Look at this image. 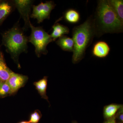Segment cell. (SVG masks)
<instances>
[{"label": "cell", "mask_w": 123, "mask_h": 123, "mask_svg": "<svg viewBox=\"0 0 123 123\" xmlns=\"http://www.w3.org/2000/svg\"><path fill=\"white\" fill-rule=\"evenodd\" d=\"M28 42V38L17 25L14 26L3 34V43L19 68L18 57L21 53L27 51Z\"/></svg>", "instance_id": "obj_2"}, {"label": "cell", "mask_w": 123, "mask_h": 123, "mask_svg": "<svg viewBox=\"0 0 123 123\" xmlns=\"http://www.w3.org/2000/svg\"><path fill=\"white\" fill-rule=\"evenodd\" d=\"M56 43L63 50L73 52L74 43L72 38L64 35L59 38Z\"/></svg>", "instance_id": "obj_10"}, {"label": "cell", "mask_w": 123, "mask_h": 123, "mask_svg": "<svg viewBox=\"0 0 123 123\" xmlns=\"http://www.w3.org/2000/svg\"><path fill=\"white\" fill-rule=\"evenodd\" d=\"M13 4L17 8L22 17L25 22L24 29L30 27L31 23L30 17L31 9L32 7L33 1L30 0H15L12 2Z\"/></svg>", "instance_id": "obj_6"}, {"label": "cell", "mask_w": 123, "mask_h": 123, "mask_svg": "<svg viewBox=\"0 0 123 123\" xmlns=\"http://www.w3.org/2000/svg\"><path fill=\"white\" fill-rule=\"evenodd\" d=\"M53 31L50 35V36L53 41H55L58 38H59L64 35L68 34L69 29L64 25L59 23L55 24L52 26Z\"/></svg>", "instance_id": "obj_11"}, {"label": "cell", "mask_w": 123, "mask_h": 123, "mask_svg": "<svg viewBox=\"0 0 123 123\" xmlns=\"http://www.w3.org/2000/svg\"><path fill=\"white\" fill-rule=\"evenodd\" d=\"M33 85L35 86L36 89L42 98L46 99L49 102L48 97L46 94L48 85V77L44 76L39 80L34 82Z\"/></svg>", "instance_id": "obj_9"}, {"label": "cell", "mask_w": 123, "mask_h": 123, "mask_svg": "<svg viewBox=\"0 0 123 123\" xmlns=\"http://www.w3.org/2000/svg\"><path fill=\"white\" fill-rule=\"evenodd\" d=\"M11 95V89L7 81L0 82V98H3Z\"/></svg>", "instance_id": "obj_17"}, {"label": "cell", "mask_w": 123, "mask_h": 123, "mask_svg": "<svg viewBox=\"0 0 123 123\" xmlns=\"http://www.w3.org/2000/svg\"><path fill=\"white\" fill-rule=\"evenodd\" d=\"M123 107V105L114 104L105 106L103 110L104 118L107 119L114 117L120 109Z\"/></svg>", "instance_id": "obj_12"}, {"label": "cell", "mask_w": 123, "mask_h": 123, "mask_svg": "<svg viewBox=\"0 0 123 123\" xmlns=\"http://www.w3.org/2000/svg\"><path fill=\"white\" fill-rule=\"evenodd\" d=\"M12 72L7 66L4 57L0 58V82H7Z\"/></svg>", "instance_id": "obj_13"}, {"label": "cell", "mask_w": 123, "mask_h": 123, "mask_svg": "<svg viewBox=\"0 0 123 123\" xmlns=\"http://www.w3.org/2000/svg\"><path fill=\"white\" fill-rule=\"evenodd\" d=\"M97 11V19L103 31L113 33L122 31L123 23L120 20L108 0H100Z\"/></svg>", "instance_id": "obj_3"}, {"label": "cell", "mask_w": 123, "mask_h": 123, "mask_svg": "<svg viewBox=\"0 0 123 123\" xmlns=\"http://www.w3.org/2000/svg\"><path fill=\"white\" fill-rule=\"evenodd\" d=\"M42 116V115L40 111L36 110L30 115L29 121L30 123H38Z\"/></svg>", "instance_id": "obj_18"}, {"label": "cell", "mask_w": 123, "mask_h": 123, "mask_svg": "<svg viewBox=\"0 0 123 123\" xmlns=\"http://www.w3.org/2000/svg\"><path fill=\"white\" fill-rule=\"evenodd\" d=\"M17 123H30L28 121H20V122H18Z\"/></svg>", "instance_id": "obj_21"}, {"label": "cell", "mask_w": 123, "mask_h": 123, "mask_svg": "<svg viewBox=\"0 0 123 123\" xmlns=\"http://www.w3.org/2000/svg\"><path fill=\"white\" fill-rule=\"evenodd\" d=\"M13 8L12 5L8 1L0 2V24L8 16Z\"/></svg>", "instance_id": "obj_14"}, {"label": "cell", "mask_w": 123, "mask_h": 123, "mask_svg": "<svg viewBox=\"0 0 123 123\" xmlns=\"http://www.w3.org/2000/svg\"><path fill=\"white\" fill-rule=\"evenodd\" d=\"M110 48L108 44L104 41L97 42L94 45L92 49V54L95 57L104 58L109 54Z\"/></svg>", "instance_id": "obj_8"}, {"label": "cell", "mask_w": 123, "mask_h": 123, "mask_svg": "<svg viewBox=\"0 0 123 123\" xmlns=\"http://www.w3.org/2000/svg\"><path fill=\"white\" fill-rule=\"evenodd\" d=\"M65 20L71 24H76L79 22L80 19L79 13L73 9H70L65 12L64 14Z\"/></svg>", "instance_id": "obj_16"}, {"label": "cell", "mask_w": 123, "mask_h": 123, "mask_svg": "<svg viewBox=\"0 0 123 123\" xmlns=\"http://www.w3.org/2000/svg\"><path fill=\"white\" fill-rule=\"evenodd\" d=\"M116 115V116L117 117V118L121 122V123H123V107L120 109Z\"/></svg>", "instance_id": "obj_19"}, {"label": "cell", "mask_w": 123, "mask_h": 123, "mask_svg": "<svg viewBox=\"0 0 123 123\" xmlns=\"http://www.w3.org/2000/svg\"><path fill=\"white\" fill-rule=\"evenodd\" d=\"M109 4L112 7L120 20L123 23V1L122 0H110Z\"/></svg>", "instance_id": "obj_15"}, {"label": "cell", "mask_w": 123, "mask_h": 123, "mask_svg": "<svg viewBox=\"0 0 123 123\" xmlns=\"http://www.w3.org/2000/svg\"><path fill=\"white\" fill-rule=\"evenodd\" d=\"M2 57H3V55H2V53L0 51V58H1Z\"/></svg>", "instance_id": "obj_22"}, {"label": "cell", "mask_w": 123, "mask_h": 123, "mask_svg": "<svg viewBox=\"0 0 123 123\" xmlns=\"http://www.w3.org/2000/svg\"><path fill=\"white\" fill-rule=\"evenodd\" d=\"M30 27L31 33L28 40L34 46L36 54L38 57L42 55H46L48 53L47 46L53 41L50 35L42 27L34 26L31 23Z\"/></svg>", "instance_id": "obj_4"}, {"label": "cell", "mask_w": 123, "mask_h": 123, "mask_svg": "<svg viewBox=\"0 0 123 123\" xmlns=\"http://www.w3.org/2000/svg\"><path fill=\"white\" fill-rule=\"evenodd\" d=\"M28 79L27 76L13 72L7 81L11 89V95H14L20 88L24 86Z\"/></svg>", "instance_id": "obj_7"}, {"label": "cell", "mask_w": 123, "mask_h": 123, "mask_svg": "<svg viewBox=\"0 0 123 123\" xmlns=\"http://www.w3.org/2000/svg\"><path fill=\"white\" fill-rule=\"evenodd\" d=\"M73 123H77L76 122V121H74V122H73Z\"/></svg>", "instance_id": "obj_23"}, {"label": "cell", "mask_w": 123, "mask_h": 123, "mask_svg": "<svg viewBox=\"0 0 123 123\" xmlns=\"http://www.w3.org/2000/svg\"><path fill=\"white\" fill-rule=\"evenodd\" d=\"M104 123H117L116 120V116L111 118L107 119Z\"/></svg>", "instance_id": "obj_20"}, {"label": "cell", "mask_w": 123, "mask_h": 123, "mask_svg": "<svg viewBox=\"0 0 123 123\" xmlns=\"http://www.w3.org/2000/svg\"><path fill=\"white\" fill-rule=\"evenodd\" d=\"M94 31L93 24L89 19L83 24L75 27L73 30L72 39L74 46L72 62L74 63H78L83 59Z\"/></svg>", "instance_id": "obj_1"}, {"label": "cell", "mask_w": 123, "mask_h": 123, "mask_svg": "<svg viewBox=\"0 0 123 123\" xmlns=\"http://www.w3.org/2000/svg\"><path fill=\"white\" fill-rule=\"evenodd\" d=\"M55 6V5L52 1L42 2L37 5L33 6V11L30 17L36 19L38 23H40L45 19L50 18L51 12Z\"/></svg>", "instance_id": "obj_5"}]
</instances>
